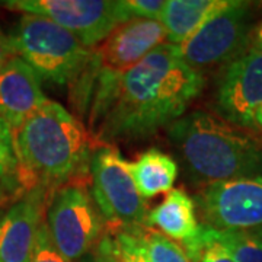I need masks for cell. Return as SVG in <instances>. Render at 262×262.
<instances>
[{
    "instance_id": "6da1fadb",
    "label": "cell",
    "mask_w": 262,
    "mask_h": 262,
    "mask_svg": "<svg viewBox=\"0 0 262 262\" xmlns=\"http://www.w3.org/2000/svg\"><path fill=\"white\" fill-rule=\"evenodd\" d=\"M206 84L203 73L165 42L122 77L111 106L94 131L95 143L144 139L184 117Z\"/></svg>"
},
{
    "instance_id": "7a4b0ae2",
    "label": "cell",
    "mask_w": 262,
    "mask_h": 262,
    "mask_svg": "<svg viewBox=\"0 0 262 262\" xmlns=\"http://www.w3.org/2000/svg\"><path fill=\"white\" fill-rule=\"evenodd\" d=\"M12 137L15 177L27 192L37 187L54 189L79 177L91 158L92 140L83 122L50 99Z\"/></svg>"
},
{
    "instance_id": "3957f363",
    "label": "cell",
    "mask_w": 262,
    "mask_h": 262,
    "mask_svg": "<svg viewBox=\"0 0 262 262\" xmlns=\"http://www.w3.org/2000/svg\"><path fill=\"white\" fill-rule=\"evenodd\" d=\"M191 179L201 188L262 177V140L207 111H192L166 128Z\"/></svg>"
},
{
    "instance_id": "277c9868",
    "label": "cell",
    "mask_w": 262,
    "mask_h": 262,
    "mask_svg": "<svg viewBox=\"0 0 262 262\" xmlns=\"http://www.w3.org/2000/svg\"><path fill=\"white\" fill-rule=\"evenodd\" d=\"M165 42L166 32L160 20L133 18L92 48L83 72L72 83V103L79 113L89 110L92 130L111 106L122 77Z\"/></svg>"
},
{
    "instance_id": "5b68a950",
    "label": "cell",
    "mask_w": 262,
    "mask_h": 262,
    "mask_svg": "<svg viewBox=\"0 0 262 262\" xmlns=\"http://www.w3.org/2000/svg\"><path fill=\"white\" fill-rule=\"evenodd\" d=\"M9 38L15 54L38 77L57 84L73 83L92 53L72 32L38 15L24 13Z\"/></svg>"
},
{
    "instance_id": "8992f818",
    "label": "cell",
    "mask_w": 262,
    "mask_h": 262,
    "mask_svg": "<svg viewBox=\"0 0 262 262\" xmlns=\"http://www.w3.org/2000/svg\"><path fill=\"white\" fill-rule=\"evenodd\" d=\"M48 233L67 261H77L103 237L105 220L83 179L73 178L53 189L47 210Z\"/></svg>"
},
{
    "instance_id": "52a82bcc",
    "label": "cell",
    "mask_w": 262,
    "mask_h": 262,
    "mask_svg": "<svg viewBox=\"0 0 262 262\" xmlns=\"http://www.w3.org/2000/svg\"><path fill=\"white\" fill-rule=\"evenodd\" d=\"M92 195L106 226L133 230L149 226V208L131 177L130 162L111 144L91 155Z\"/></svg>"
},
{
    "instance_id": "ba28073f",
    "label": "cell",
    "mask_w": 262,
    "mask_h": 262,
    "mask_svg": "<svg viewBox=\"0 0 262 262\" xmlns=\"http://www.w3.org/2000/svg\"><path fill=\"white\" fill-rule=\"evenodd\" d=\"M249 3L230 0L229 5L208 18L178 48L179 57L191 69L203 70L232 63L249 46Z\"/></svg>"
},
{
    "instance_id": "9c48e42d",
    "label": "cell",
    "mask_w": 262,
    "mask_h": 262,
    "mask_svg": "<svg viewBox=\"0 0 262 262\" xmlns=\"http://www.w3.org/2000/svg\"><path fill=\"white\" fill-rule=\"evenodd\" d=\"M5 5L12 10L48 18L89 50L131 19L124 0H13Z\"/></svg>"
},
{
    "instance_id": "30bf717a",
    "label": "cell",
    "mask_w": 262,
    "mask_h": 262,
    "mask_svg": "<svg viewBox=\"0 0 262 262\" xmlns=\"http://www.w3.org/2000/svg\"><path fill=\"white\" fill-rule=\"evenodd\" d=\"M195 206L203 226L214 230L262 227V177L239 178L201 188Z\"/></svg>"
},
{
    "instance_id": "8fae6325",
    "label": "cell",
    "mask_w": 262,
    "mask_h": 262,
    "mask_svg": "<svg viewBox=\"0 0 262 262\" xmlns=\"http://www.w3.org/2000/svg\"><path fill=\"white\" fill-rule=\"evenodd\" d=\"M217 110L222 118L251 128L262 105V51L249 48L226 67L217 88Z\"/></svg>"
},
{
    "instance_id": "7c38bea8",
    "label": "cell",
    "mask_w": 262,
    "mask_h": 262,
    "mask_svg": "<svg viewBox=\"0 0 262 262\" xmlns=\"http://www.w3.org/2000/svg\"><path fill=\"white\" fill-rule=\"evenodd\" d=\"M51 194V188H34L0 219V262H31Z\"/></svg>"
},
{
    "instance_id": "4fadbf2b",
    "label": "cell",
    "mask_w": 262,
    "mask_h": 262,
    "mask_svg": "<svg viewBox=\"0 0 262 262\" xmlns=\"http://www.w3.org/2000/svg\"><path fill=\"white\" fill-rule=\"evenodd\" d=\"M47 101L39 77L20 57H12L0 69V113L12 136Z\"/></svg>"
},
{
    "instance_id": "5bb4252c",
    "label": "cell",
    "mask_w": 262,
    "mask_h": 262,
    "mask_svg": "<svg viewBox=\"0 0 262 262\" xmlns=\"http://www.w3.org/2000/svg\"><path fill=\"white\" fill-rule=\"evenodd\" d=\"M149 226L181 244L191 262H198L203 225L198 223L195 201L182 188H172L159 206L147 215Z\"/></svg>"
},
{
    "instance_id": "9a60e30c",
    "label": "cell",
    "mask_w": 262,
    "mask_h": 262,
    "mask_svg": "<svg viewBox=\"0 0 262 262\" xmlns=\"http://www.w3.org/2000/svg\"><path fill=\"white\" fill-rule=\"evenodd\" d=\"M230 0H166L160 18L169 44L181 46Z\"/></svg>"
},
{
    "instance_id": "2e32d148",
    "label": "cell",
    "mask_w": 262,
    "mask_h": 262,
    "mask_svg": "<svg viewBox=\"0 0 262 262\" xmlns=\"http://www.w3.org/2000/svg\"><path fill=\"white\" fill-rule=\"evenodd\" d=\"M131 177L144 200H150L173 188L178 177V165L169 155L159 149L143 151L134 162H130Z\"/></svg>"
},
{
    "instance_id": "e0dca14e",
    "label": "cell",
    "mask_w": 262,
    "mask_h": 262,
    "mask_svg": "<svg viewBox=\"0 0 262 262\" xmlns=\"http://www.w3.org/2000/svg\"><path fill=\"white\" fill-rule=\"evenodd\" d=\"M213 230L214 239L225 246L234 262H262V230Z\"/></svg>"
},
{
    "instance_id": "ac0fdd59",
    "label": "cell",
    "mask_w": 262,
    "mask_h": 262,
    "mask_svg": "<svg viewBox=\"0 0 262 262\" xmlns=\"http://www.w3.org/2000/svg\"><path fill=\"white\" fill-rule=\"evenodd\" d=\"M137 237L149 262H191L182 246L151 226L128 230Z\"/></svg>"
},
{
    "instance_id": "d6986e66",
    "label": "cell",
    "mask_w": 262,
    "mask_h": 262,
    "mask_svg": "<svg viewBox=\"0 0 262 262\" xmlns=\"http://www.w3.org/2000/svg\"><path fill=\"white\" fill-rule=\"evenodd\" d=\"M115 251L121 262H149L137 237L128 230H118L114 234Z\"/></svg>"
},
{
    "instance_id": "ffe728a7",
    "label": "cell",
    "mask_w": 262,
    "mask_h": 262,
    "mask_svg": "<svg viewBox=\"0 0 262 262\" xmlns=\"http://www.w3.org/2000/svg\"><path fill=\"white\" fill-rule=\"evenodd\" d=\"M31 262H70L57 251V248L51 241V236L48 233L46 222H42V225L38 229Z\"/></svg>"
},
{
    "instance_id": "44dd1931",
    "label": "cell",
    "mask_w": 262,
    "mask_h": 262,
    "mask_svg": "<svg viewBox=\"0 0 262 262\" xmlns=\"http://www.w3.org/2000/svg\"><path fill=\"white\" fill-rule=\"evenodd\" d=\"M198 262H234L230 253L225 249V246L215 241L213 230L206 226H203Z\"/></svg>"
},
{
    "instance_id": "7402d4cb",
    "label": "cell",
    "mask_w": 262,
    "mask_h": 262,
    "mask_svg": "<svg viewBox=\"0 0 262 262\" xmlns=\"http://www.w3.org/2000/svg\"><path fill=\"white\" fill-rule=\"evenodd\" d=\"M124 3L131 19L160 20L166 0H124Z\"/></svg>"
},
{
    "instance_id": "603a6c76",
    "label": "cell",
    "mask_w": 262,
    "mask_h": 262,
    "mask_svg": "<svg viewBox=\"0 0 262 262\" xmlns=\"http://www.w3.org/2000/svg\"><path fill=\"white\" fill-rule=\"evenodd\" d=\"M94 249L92 262H121L115 251L114 237L110 234H105Z\"/></svg>"
},
{
    "instance_id": "cb8c5ba5",
    "label": "cell",
    "mask_w": 262,
    "mask_h": 262,
    "mask_svg": "<svg viewBox=\"0 0 262 262\" xmlns=\"http://www.w3.org/2000/svg\"><path fill=\"white\" fill-rule=\"evenodd\" d=\"M16 170V159L13 150L0 144V178L9 177Z\"/></svg>"
},
{
    "instance_id": "d4e9b609",
    "label": "cell",
    "mask_w": 262,
    "mask_h": 262,
    "mask_svg": "<svg viewBox=\"0 0 262 262\" xmlns=\"http://www.w3.org/2000/svg\"><path fill=\"white\" fill-rule=\"evenodd\" d=\"M15 50L10 42V38L6 37L0 29V69L9 61L12 57H15Z\"/></svg>"
},
{
    "instance_id": "484cf974",
    "label": "cell",
    "mask_w": 262,
    "mask_h": 262,
    "mask_svg": "<svg viewBox=\"0 0 262 262\" xmlns=\"http://www.w3.org/2000/svg\"><path fill=\"white\" fill-rule=\"evenodd\" d=\"M0 144L6 146V147H9V149H12V146H13L12 131H10L6 120L3 118L2 113H0Z\"/></svg>"
},
{
    "instance_id": "4316f807",
    "label": "cell",
    "mask_w": 262,
    "mask_h": 262,
    "mask_svg": "<svg viewBox=\"0 0 262 262\" xmlns=\"http://www.w3.org/2000/svg\"><path fill=\"white\" fill-rule=\"evenodd\" d=\"M251 48L261 50L262 51V20L251 31V38H249Z\"/></svg>"
},
{
    "instance_id": "83f0119b",
    "label": "cell",
    "mask_w": 262,
    "mask_h": 262,
    "mask_svg": "<svg viewBox=\"0 0 262 262\" xmlns=\"http://www.w3.org/2000/svg\"><path fill=\"white\" fill-rule=\"evenodd\" d=\"M255 125H258L262 130V105L259 106V110L255 114Z\"/></svg>"
},
{
    "instance_id": "f1b7e54d",
    "label": "cell",
    "mask_w": 262,
    "mask_h": 262,
    "mask_svg": "<svg viewBox=\"0 0 262 262\" xmlns=\"http://www.w3.org/2000/svg\"><path fill=\"white\" fill-rule=\"evenodd\" d=\"M261 230H262V227H261Z\"/></svg>"
}]
</instances>
